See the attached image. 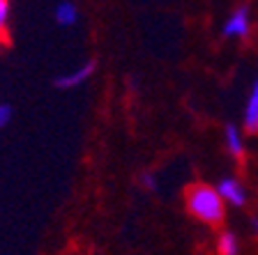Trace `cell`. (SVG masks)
Wrapping results in <instances>:
<instances>
[{"label":"cell","mask_w":258,"mask_h":255,"mask_svg":"<svg viewBox=\"0 0 258 255\" xmlns=\"http://www.w3.org/2000/svg\"><path fill=\"white\" fill-rule=\"evenodd\" d=\"M184 202H187V209L194 214V216L203 221L208 225H219L224 221V198H221L219 189H212L208 184H194L189 186L187 196H184Z\"/></svg>","instance_id":"6da1fadb"},{"label":"cell","mask_w":258,"mask_h":255,"mask_svg":"<svg viewBox=\"0 0 258 255\" xmlns=\"http://www.w3.org/2000/svg\"><path fill=\"white\" fill-rule=\"evenodd\" d=\"M95 69H97L95 62H86L83 67H79V69L70 71V74L58 76L53 83H55V88H60V90H72V88H79V85L86 83V80L90 78L92 74H95Z\"/></svg>","instance_id":"7a4b0ae2"},{"label":"cell","mask_w":258,"mask_h":255,"mask_svg":"<svg viewBox=\"0 0 258 255\" xmlns=\"http://www.w3.org/2000/svg\"><path fill=\"white\" fill-rule=\"evenodd\" d=\"M249 30H251V19H249V12L244 7H240L224 26L226 37H247Z\"/></svg>","instance_id":"3957f363"},{"label":"cell","mask_w":258,"mask_h":255,"mask_svg":"<svg viewBox=\"0 0 258 255\" xmlns=\"http://www.w3.org/2000/svg\"><path fill=\"white\" fill-rule=\"evenodd\" d=\"M219 193L221 198H224L226 202H231V205H235V207H242L244 202H247V193H244V189H242V184L237 180H233V177H224V180L219 182Z\"/></svg>","instance_id":"277c9868"},{"label":"cell","mask_w":258,"mask_h":255,"mask_svg":"<svg viewBox=\"0 0 258 255\" xmlns=\"http://www.w3.org/2000/svg\"><path fill=\"white\" fill-rule=\"evenodd\" d=\"M244 127H247V131L258 133V80L253 83L251 95H249V101H247V113H244Z\"/></svg>","instance_id":"5b68a950"},{"label":"cell","mask_w":258,"mask_h":255,"mask_svg":"<svg viewBox=\"0 0 258 255\" xmlns=\"http://www.w3.org/2000/svg\"><path fill=\"white\" fill-rule=\"evenodd\" d=\"M55 21L60 23V26H74L76 21H79V10H76L74 3H70V0H62L58 7H55Z\"/></svg>","instance_id":"8992f818"},{"label":"cell","mask_w":258,"mask_h":255,"mask_svg":"<svg viewBox=\"0 0 258 255\" xmlns=\"http://www.w3.org/2000/svg\"><path fill=\"white\" fill-rule=\"evenodd\" d=\"M226 147H228V152H231L233 156H242V152H244L242 133L237 131V127H233V124L226 127Z\"/></svg>","instance_id":"52a82bcc"},{"label":"cell","mask_w":258,"mask_h":255,"mask_svg":"<svg viewBox=\"0 0 258 255\" xmlns=\"http://www.w3.org/2000/svg\"><path fill=\"white\" fill-rule=\"evenodd\" d=\"M217 250L221 255H235L237 253V239L231 232H221L219 241H217Z\"/></svg>","instance_id":"ba28073f"},{"label":"cell","mask_w":258,"mask_h":255,"mask_svg":"<svg viewBox=\"0 0 258 255\" xmlns=\"http://www.w3.org/2000/svg\"><path fill=\"white\" fill-rule=\"evenodd\" d=\"M12 115H14V111L10 104H0V129H5L12 122Z\"/></svg>","instance_id":"9c48e42d"},{"label":"cell","mask_w":258,"mask_h":255,"mask_svg":"<svg viewBox=\"0 0 258 255\" xmlns=\"http://www.w3.org/2000/svg\"><path fill=\"white\" fill-rule=\"evenodd\" d=\"M7 19H10V5H7V0H0V35L7 28Z\"/></svg>","instance_id":"30bf717a"},{"label":"cell","mask_w":258,"mask_h":255,"mask_svg":"<svg viewBox=\"0 0 258 255\" xmlns=\"http://www.w3.org/2000/svg\"><path fill=\"white\" fill-rule=\"evenodd\" d=\"M143 184H145V186H150V189H155L157 182H155V177H152V175H143Z\"/></svg>","instance_id":"8fae6325"}]
</instances>
